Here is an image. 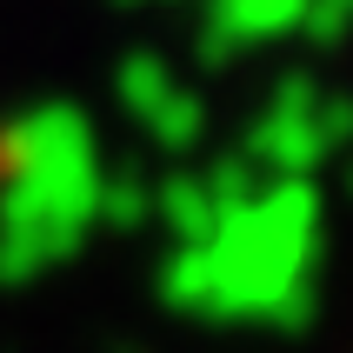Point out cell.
Returning <instances> with one entry per match:
<instances>
[{
    "label": "cell",
    "mask_w": 353,
    "mask_h": 353,
    "mask_svg": "<svg viewBox=\"0 0 353 353\" xmlns=\"http://www.w3.org/2000/svg\"><path fill=\"white\" fill-rule=\"evenodd\" d=\"M167 94H174V74H167L154 54H134L127 67H120V100H127V114H134V120H147Z\"/></svg>",
    "instance_id": "cell-4"
},
{
    "label": "cell",
    "mask_w": 353,
    "mask_h": 353,
    "mask_svg": "<svg viewBox=\"0 0 353 353\" xmlns=\"http://www.w3.org/2000/svg\"><path fill=\"white\" fill-rule=\"evenodd\" d=\"M200 127H207V114H200V100H194V94H180V87L160 100L154 114H147V134H154L160 147H174V154H180V147H194Z\"/></svg>",
    "instance_id": "cell-5"
},
{
    "label": "cell",
    "mask_w": 353,
    "mask_h": 353,
    "mask_svg": "<svg viewBox=\"0 0 353 353\" xmlns=\"http://www.w3.org/2000/svg\"><path fill=\"white\" fill-rule=\"evenodd\" d=\"M307 0H214V27H207V60H227L247 40H274L300 27Z\"/></svg>",
    "instance_id": "cell-2"
},
{
    "label": "cell",
    "mask_w": 353,
    "mask_h": 353,
    "mask_svg": "<svg viewBox=\"0 0 353 353\" xmlns=\"http://www.w3.org/2000/svg\"><path fill=\"white\" fill-rule=\"evenodd\" d=\"M300 27H307L314 40H340V34L353 27V0H307Z\"/></svg>",
    "instance_id": "cell-6"
},
{
    "label": "cell",
    "mask_w": 353,
    "mask_h": 353,
    "mask_svg": "<svg viewBox=\"0 0 353 353\" xmlns=\"http://www.w3.org/2000/svg\"><path fill=\"white\" fill-rule=\"evenodd\" d=\"M0 154H7V180H0L7 200H27V207L67 220V227H80V220L94 214V200H100L94 134H87V120L74 107L20 114L0 134Z\"/></svg>",
    "instance_id": "cell-1"
},
{
    "label": "cell",
    "mask_w": 353,
    "mask_h": 353,
    "mask_svg": "<svg viewBox=\"0 0 353 353\" xmlns=\"http://www.w3.org/2000/svg\"><path fill=\"white\" fill-rule=\"evenodd\" d=\"M160 207H167V220H174L187 240H200L220 220V207H214V194H207V180H200V174H174L167 187H160Z\"/></svg>",
    "instance_id": "cell-3"
}]
</instances>
